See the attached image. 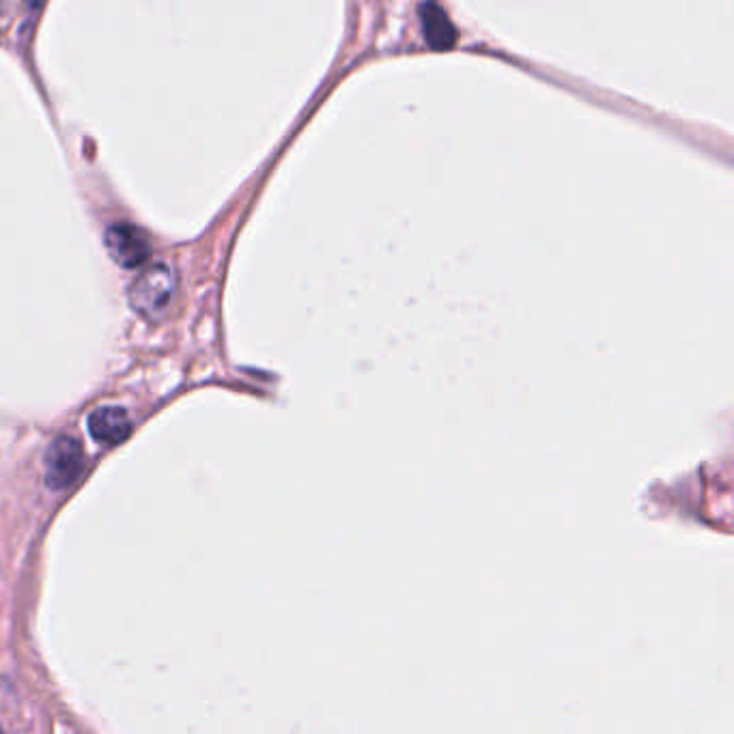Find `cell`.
<instances>
[{
    "label": "cell",
    "mask_w": 734,
    "mask_h": 734,
    "mask_svg": "<svg viewBox=\"0 0 734 734\" xmlns=\"http://www.w3.org/2000/svg\"><path fill=\"white\" fill-rule=\"evenodd\" d=\"M0 730H3V728H0Z\"/></svg>",
    "instance_id": "obj_8"
},
{
    "label": "cell",
    "mask_w": 734,
    "mask_h": 734,
    "mask_svg": "<svg viewBox=\"0 0 734 734\" xmlns=\"http://www.w3.org/2000/svg\"><path fill=\"white\" fill-rule=\"evenodd\" d=\"M420 18H422V28H425V37L435 50H446L455 44L457 31H455V26L450 24L442 7H437L435 3L422 5Z\"/></svg>",
    "instance_id": "obj_5"
},
{
    "label": "cell",
    "mask_w": 734,
    "mask_h": 734,
    "mask_svg": "<svg viewBox=\"0 0 734 734\" xmlns=\"http://www.w3.org/2000/svg\"><path fill=\"white\" fill-rule=\"evenodd\" d=\"M104 246L110 259L121 265L123 270H136V267H143L151 259L149 237L127 222L110 224L104 233Z\"/></svg>",
    "instance_id": "obj_3"
},
{
    "label": "cell",
    "mask_w": 734,
    "mask_h": 734,
    "mask_svg": "<svg viewBox=\"0 0 734 734\" xmlns=\"http://www.w3.org/2000/svg\"><path fill=\"white\" fill-rule=\"evenodd\" d=\"M89 433L95 442L117 446L132 435V420L123 407H97L89 416Z\"/></svg>",
    "instance_id": "obj_4"
},
{
    "label": "cell",
    "mask_w": 734,
    "mask_h": 734,
    "mask_svg": "<svg viewBox=\"0 0 734 734\" xmlns=\"http://www.w3.org/2000/svg\"><path fill=\"white\" fill-rule=\"evenodd\" d=\"M0 7H3V0H0Z\"/></svg>",
    "instance_id": "obj_7"
},
{
    "label": "cell",
    "mask_w": 734,
    "mask_h": 734,
    "mask_svg": "<svg viewBox=\"0 0 734 734\" xmlns=\"http://www.w3.org/2000/svg\"><path fill=\"white\" fill-rule=\"evenodd\" d=\"M28 9H39L41 5H44V0H24Z\"/></svg>",
    "instance_id": "obj_6"
},
{
    "label": "cell",
    "mask_w": 734,
    "mask_h": 734,
    "mask_svg": "<svg viewBox=\"0 0 734 734\" xmlns=\"http://www.w3.org/2000/svg\"><path fill=\"white\" fill-rule=\"evenodd\" d=\"M46 483L50 489L63 491L72 487L84 470V450L78 440L61 435L46 450Z\"/></svg>",
    "instance_id": "obj_2"
},
{
    "label": "cell",
    "mask_w": 734,
    "mask_h": 734,
    "mask_svg": "<svg viewBox=\"0 0 734 734\" xmlns=\"http://www.w3.org/2000/svg\"><path fill=\"white\" fill-rule=\"evenodd\" d=\"M177 293V274L168 263H153L132 282L130 298L132 308L140 317L160 321L173 306Z\"/></svg>",
    "instance_id": "obj_1"
}]
</instances>
